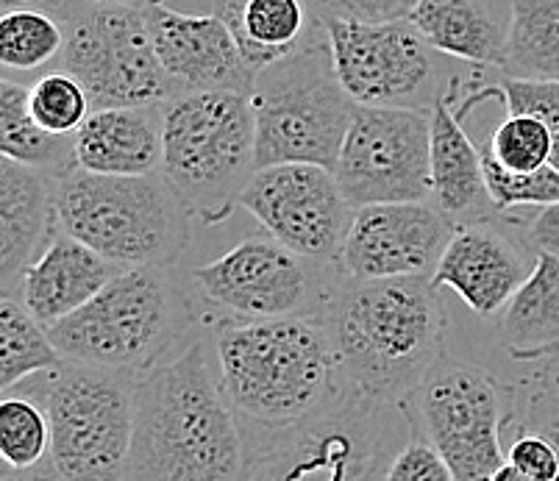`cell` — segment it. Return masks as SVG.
<instances>
[{
  "label": "cell",
  "instance_id": "cell-1",
  "mask_svg": "<svg viewBox=\"0 0 559 481\" xmlns=\"http://www.w3.org/2000/svg\"><path fill=\"white\" fill-rule=\"evenodd\" d=\"M129 481H251V445L201 337L140 378Z\"/></svg>",
  "mask_w": 559,
  "mask_h": 481
},
{
  "label": "cell",
  "instance_id": "cell-2",
  "mask_svg": "<svg viewBox=\"0 0 559 481\" xmlns=\"http://www.w3.org/2000/svg\"><path fill=\"white\" fill-rule=\"evenodd\" d=\"M318 321L332 339L345 389L399 404L443 357L449 332L431 278L357 281L340 273Z\"/></svg>",
  "mask_w": 559,
  "mask_h": 481
},
{
  "label": "cell",
  "instance_id": "cell-3",
  "mask_svg": "<svg viewBox=\"0 0 559 481\" xmlns=\"http://www.w3.org/2000/svg\"><path fill=\"white\" fill-rule=\"evenodd\" d=\"M215 351L226 401L262 437L329 412L348 393L318 317L221 321Z\"/></svg>",
  "mask_w": 559,
  "mask_h": 481
},
{
  "label": "cell",
  "instance_id": "cell-4",
  "mask_svg": "<svg viewBox=\"0 0 559 481\" xmlns=\"http://www.w3.org/2000/svg\"><path fill=\"white\" fill-rule=\"evenodd\" d=\"M59 231L117 267H173L185 256L192 217L162 173L104 176L75 165L50 179Z\"/></svg>",
  "mask_w": 559,
  "mask_h": 481
},
{
  "label": "cell",
  "instance_id": "cell-5",
  "mask_svg": "<svg viewBox=\"0 0 559 481\" xmlns=\"http://www.w3.org/2000/svg\"><path fill=\"white\" fill-rule=\"evenodd\" d=\"M195 312L170 267H131L90 303L48 326L68 362L145 376L190 337Z\"/></svg>",
  "mask_w": 559,
  "mask_h": 481
},
{
  "label": "cell",
  "instance_id": "cell-6",
  "mask_svg": "<svg viewBox=\"0 0 559 481\" xmlns=\"http://www.w3.org/2000/svg\"><path fill=\"white\" fill-rule=\"evenodd\" d=\"M257 170L251 95L181 93L167 100L159 173L192 220L226 223Z\"/></svg>",
  "mask_w": 559,
  "mask_h": 481
},
{
  "label": "cell",
  "instance_id": "cell-7",
  "mask_svg": "<svg viewBox=\"0 0 559 481\" xmlns=\"http://www.w3.org/2000/svg\"><path fill=\"white\" fill-rule=\"evenodd\" d=\"M251 106L257 167L309 161L332 170L359 109L334 68L326 28L253 75Z\"/></svg>",
  "mask_w": 559,
  "mask_h": 481
},
{
  "label": "cell",
  "instance_id": "cell-8",
  "mask_svg": "<svg viewBox=\"0 0 559 481\" xmlns=\"http://www.w3.org/2000/svg\"><path fill=\"white\" fill-rule=\"evenodd\" d=\"M409 437L404 404L345 393L329 412L251 445V481H384Z\"/></svg>",
  "mask_w": 559,
  "mask_h": 481
},
{
  "label": "cell",
  "instance_id": "cell-9",
  "mask_svg": "<svg viewBox=\"0 0 559 481\" xmlns=\"http://www.w3.org/2000/svg\"><path fill=\"white\" fill-rule=\"evenodd\" d=\"M334 68L359 106L431 111L449 95H474L487 70L437 50L409 23H350L323 20Z\"/></svg>",
  "mask_w": 559,
  "mask_h": 481
},
{
  "label": "cell",
  "instance_id": "cell-10",
  "mask_svg": "<svg viewBox=\"0 0 559 481\" xmlns=\"http://www.w3.org/2000/svg\"><path fill=\"white\" fill-rule=\"evenodd\" d=\"M140 378L68 359L48 373L50 459L70 481H129Z\"/></svg>",
  "mask_w": 559,
  "mask_h": 481
},
{
  "label": "cell",
  "instance_id": "cell-11",
  "mask_svg": "<svg viewBox=\"0 0 559 481\" xmlns=\"http://www.w3.org/2000/svg\"><path fill=\"white\" fill-rule=\"evenodd\" d=\"M404 412L454 470L456 481H490L504 454L507 384L474 362L440 357Z\"/></svg>",
  "mask_w": 559,
  "mask_h": 481
},
{
  "label": "cell",
  "instance_id": "cell-12",
  "mask_svg": "<svg viewBox=\"0 0 559 481\" xmlns=\"http://www.w3.org/2000/svg\"><path fill=\"white\" fill-rule=\"evenodd\" d=\"M340 273L273 237H251L198 267L192 287L221 321L318 317Z\"/></svg>",
  "mask_w": 559,
  "mask_h": 481
},
{
  "label": "cell",
  "instance_id": "cell-13",
  "mask_svg": "<svg viewBox=\"0 0 559 481\" xmlns=\"http://www.w3.org/2000/svg\"><path fill=\"white\" fill-rule=\"evenodd\" d=\"M64 32L53 68L84 84L93 109L162 106L179 95L156 56L142 9L90 3Z\"/></svg>",
  "mask_w": 559,
  "mask_h": 481
},
{
  "label": "cell",
  "instance_id": "cell-14",
  "mask_svg": "<svg viewBox=\"0 0 559 481\" xmlns=\"http://www.w3.org/2000/svg\"><path fill=\"white\" fill-rule=\"evenodd\" d=\"M334 176L354 209L431 197V111L359 106Z\"/></svg>",
  "mask_w": 559,
  "mask_h": 481
},
{
  "label": "cell",
  "instance_id": "cell-15",
  "mask_svg": "<svg viewBox=\"0 0 559 481\" xmlns=\"http://www.w3.org/2000/svg\"><path fill=\"white\" fill-rule=\"evenodd\" d=\"M240 206L251 212L267 237L318 262H340L354 220L332 167L309 161L259 167L242 192Z\"/></svg>",
  "mask_w": 559,
  "mask_h": 481
},
{
  "label": "cell",
  "instance_id": "cell-16",
  "mask_svg": "<svg viewBox=\"0 0 559 481\" xmlns=\"http://www.w3.org/2000/svg\"><path fill=\"white\" fill-rule=\"evenodd\" d=\"M454 231L429 201L362 206L354 212L337 265L357 281L431 278Z\"/></svg>",
  "mask_w": 559,
  "mask_h": 481
},
{
  "label": "cell",
  "instance_id": "cell-17",
  "mask_svg": "<svg viewBox=\"0 0 559 481\" xmlns=\"http://www.w3.org/2000/svg\"><path fill=\"white\" fill-rule=\"evenodd\" d=\"M142 12L176 93L251 95L257 73L248 68L226 20L212 12H187L170 0H151Z\"/></svg>",
  "mask_w": 559,
  "mask_h": 481
},
{
  "label": "cell",
  "instance_id": "cell-18",
  "mask_svg": "<svg viewBox=\"0 0 559 481\" xmlns=\"http://www.w3.org/2000/svg\"><path fill=\"white\" fill-rule=\"evenodd\" d=\"M515 229L510 217L456 226L443 260L437 265L435 287L454 290L479 317L504 312L521 285L528 278L535 260H528L526 240H512ZM528 248V245H526Z\"/></svg>",
  "mask_w": 559,
  "mask_h": 481
},
{
  "label": "cell",
  "instance_id": "cell-19",
  "mask_svg": "<svg viewBox=\"0 0 559 481\" xmlns=\"http://www.w3.org/2000/svg\"><path fill=\"white\" fill-rule=\"evenodd\" d=\"M465 95H449L431 109V197L454 226L504 217L492 204L485 181L481 148L462 123Z\"/></svg>",
  "mask_w": 559,
  "mask_h": 481
},
{
  "label": "cell",
  "instance_id": "cell-20",
  "mask_svg": "<svg viewBox=\"0 0 559 481\" xmlns=\"http://www.w3.org/2000/svg\"><path fill=\"white\" fill-rule=\"evenodd\" d=\"M120 273L123 267H117L98 251L64 231H56L53 240L23 273L14 298H20L25 309L48 328L93 301Z\"/></svg>",
  "mask_w": 559,
  "mask_h": 481
},
{
  "label": "cell",
  "instance_id": "cell-21",
  "mask_svg": "<svg viewBox=\"0 0 559 481\" xmlns=\"http://www.w3.org/2000/svg\"><path fill=\"white\" fill-rule=\"evenodd\" d=\"M59 231L50 176L0 159V290L17 296L23 273Z\"/></svg>",
  "mask_w": 559,
  "mask_h": 481
},
{
  "label": "cell",
  "instance_id": "cell-22",
  "mask_svg": "<svg viewBox=\"0 0 559 481\" xmlns=\"http://www.w3.org/2000/svg\"><path fill=\"white\" fill-rule=\"evenodd\" d=\"M162 106L95 109L75 134V159L90 173L151 176L162 170Z\"/></svg>",
  "mask_w": 559,
  "mask_h": 481
},
{
  "label": "cell",
  "instance_id": "cell-23",
  "mask_svg": "<svg viewBox=\"0 0 559 481\" xmlns=\"http://www.w3.org/2000/svg\"><path fill=\"white\" fill-rule=\"evenodd\" d=\"M409 23L451 59L501 70L512 28V0H418Z\"/></svg>",
  "mask_w": 559,
  "mask_h": 481
},
{
  "label": "cell",
  "instance_id": "cell-24",
  "mask_svg": "<svg viewBox=\"0 0 559 481\" xmlns=\"http://www.w3.org/2000/svg\"><path fill=\"white\" fill-rule=\"evenodd\" d=\"M228 23L253 73L282 62L326 25L312 0H198Z\"/></svg>",
  "mask_w": 559,
  "mask_h": 481
},
{
  "label": "cell",
  "instance_id": "cell-25",
  "mask_svg": "<svg viewBox=\"0 0 559 481\" xmlns=\"http://www.w3.org/2000/svg\"><path fill=\"white\" fill-rule=\"evenodd\" d=\"M501 346L518 362L559 351V256L537 253L535 267L501 312Z\"/></svg>",
  "mask_w": 559,
  "mask_h": 481
},
{
  "label": "cell",
  "instance_id": "cell-26",
  "mask_svg": "<svg viewBox=\"0 0 559 481\" xmlns=\"http://www.w3.org/2000/svg\"><path fill=\"white\" fill-rule=\"evenodd\" d=\"M0 151L7 159L34 167L50 179L79 165L75 136L45 131L32 115V87L12 79L0 81Z\"/></svg>",
  "mask_w": 559,
  "mask_h": 481
},
{
  "label": "cell",
  "instance_id": "cell-27",
  "mask_svg": "<svg viewBox=\"0 0 559 481\" xmlns=\"http://www.w3.org/2000/svg\"><path fill=\"white\" fill-rule=\"evenodd\" d=\"M498 73L559 81V0H512V28Z\"/></svg>",
  "mask_w": 559,
  "mask_h": 481
},
{
  "label": "cell",
  "instance_id": "cell-28",
  "mask_svg": "<svg viewBox=\"0 0 559 481\" xmlns=\"http://www.w3.org/2000/svg\"><path fill=\"white\" fill-rule=\"evenodd\" d=\"M64 364L48 328L14 296L0 298V389L9 393L25 378L48 376Z\"/></svg>",
  "mask_w": 559,
  "mask_h": 481
},
{
  "label": "cell",
  "instance_id": "cell-29",
  "mask_svg": "<svg viewBox=\"0 0 559 481\" xmlns=\"http://www.w3.org/2000/svg\"><path fill=\"white\" fill-rule=\"evenodd\" d=\"M68 32L50 14L17 9L0 17V64L9 73H37L56 64Z\"/></svg>",
  "mask_w": 559,
  "mask_h": 481
},
{
  "label": "cell",
  "instance_id": "cell-30",
  "mask_svg": "<svg viewBox=\"0 0 559 481\" xmlns=\"http://www.w3.org/2000/svg\"><path fill=\"white\" fill-rule=\"evenodd\" d=\"M50 457V420L32 395H7L0 401V459L25 470Z\"/></svg>",
  "mask_w": 559,
  "mask_h": 481
},
{
  "label": "cell",
  "instance_id": "cell-31",
  "mask_svg": "<svg viewBox=\"0 0 559 481\" xmlns=\"http://www.w3.org/2000/svg\"><path fill=\"white\" fill-rule=\"evenodd\" d=\"M487 98L504 104L507 115H535L537 120H543L554 143L551 165L559 170V81H526L498 73V79H490L485 87L462 100V118L471 106Z\"/></svg>",
  "mask_w": 559,
  "mask_h": 481
},
{
  "label": "cell",
  "instance_id": "cell-32",
  "mask_svg": "<svg viewBox=\"0 0 559 481\" xmlns=\"http://www.w3.org/2000/svg\"><path fill=\"white\" fill-rule=\"evenodd\" d=\"M93 111L84 84L64 70H48L32 84V115L50 134L75 136Z\"/></svg>",
  "mask_w": 559,
  "mask_h": 481
},
{
  "label": "cell",
  "instance_id": "cell-33",
  "mask_svg": "<svg viewBox=\"0 0 559 481\" xmlns=\"http://www.w3.org/2000/svg\"><path fill=\"white\" fill-rule=\"evenodd\" d=\"M481 161H485L487 190L501 215H515L518 209H540L559 201V170L554 165L515 173L498 165L485 148H481Z\"/></svg>",
  "mask_w": 559,
  "mask_h": 481
},
{
  "label": "cell",
  "instance_id": "cell-34",
  "mask_svg": "<svg viewBox=\"0 0 559 481\" xmlns=\"http://www.w3.org/2000/svg\"><path fill=\"white\" fill-rule=\"evenodd\" d=\"M481 148L492 156L501 167L528 173L551 165L554 143L546 123L535 115H507L504 123L498 125Z\"/></svg>",
  "mask_w": 559,
  "mask_h": 481
},
{
  "label": "cell",
  "instance_id": "cell-35",
  "mask_svg": "<svg viewBox=\"0 0 559 481\" xmlns=\"http://www.w3.org/2000/svg\"><path fill=\"white\" fill-rule=\"evenodd\" d=\"M518 434H540L559 454V407L526 376L507 384L504 445Z\"/></svg>",
  "mask_w": 559,
  "mask_h": 481
},
{
  "label": "cell",
  "instance_id": "cell-36",
  "mask_svg": "<svg viewBox=\"0 0 559 481\" xmlns=\"http://www.w3.org/2000/svg\"><path fill=\"white\" fill-rule=\"evenodd\" d=\"M384 481H456V476L443 454L409 423V437L395 450Z\"/></svg>",
  "mask_w": 559,
  "mask_h": 481
},
{
  "label": "cell",
  "instance_id": "cell-37",
  "mask_svg": "<svg viewBox=\"0 0 559 481\" xmlns=\"http://www.w3.org/2000/svg\"><path fill=\"white\" fill-rule=\"evenodd\" d=\"M320 20L350 23H401L418 9V0H312Z\"/></svg>",
  "mask_w": 559,
  "mask_h": 481
},
{
  "label": "cell",
  "instance_id": "cell-38",
  "mask_svg": "<svg viewBox=\"0 0 559 481\" xmlns=\"http://www.w3.org/2000/svg\"><path fill=\"white\" fill-rule=\"evenodd\" d=\"M507 462L537 481L559 479V454L540 434H518L504 445Z\"/></svg>",
  "mask_w": 559,
  "mask_h": 481
},
{
  "label": "cell",
  "instance_id": "cell-39",
  "mask_svg": "<svg viewBox=\"0 0 559 481\" xmlns=\"http://www.w3.org/2000/svg\"><path fill=\"white\" fill-rule=\"evenodd\" d=\"M518 229H521V237L532 253L559 256V201L540 206L535 215H526L523 226H518Z\"/></svg>",
  "mask_w": 559,
  "mask_h": 481
},
{
  "label": "cell",
  "instance_id": "cell-40",
  "mask_svg": "<svg viewBox=\"0 0 559 481\" xmlns=\"http://www.w3.org/2000/svg\"><path fill=\"white\" fill-rule=\"evenodd\" d=\"M93 0H0V9L3 12H17V9H32V12H43L50 14L53 20L68 28L73 20L81 17L86 7H90Z\"/></svg>",
  "mask_w": 559,
  "mask_h": 481
},
{
  "label": "cell",
  "instance_id": "cell-41",
  "mask_svg": "<svg viewBox=\"0 0 559 481\" xmlns=\"http://www.w3.org/2000/svg\"><path fill=\"white\" fill-rule=\"evenodd\" d=\"M523 376L559 407V351L546 359H537V362L532 364V371H526Z\"/></svg>",
  "mask_w": 559,
  "mask_h": 481
},
{
  "label": "cell",
  "instance_id": "cell-42",
  "mask_svg": "<svg viewBox=\"0 0 559 481\" xmlns=\"http://www.w3.org/2000/svg\"><path fill=\"white\" fill-rule=\"evenodd\" d=\"M0 481H70L68 476L62 473V470L56 468L53 459H43L39 465H34V468H25V470H14V468H7L3 470V479Z\"/></svg>",
  "mask_w": 559,
  "mask_h": 481
},
{
  "label": "cell",
  "instance_id": "cell-43",
  "mask_svg": "<svg viewBox=\"0 0 559 481\" xmlns=\"http://www.w3.org/2000/svg\"><path fill=\"white\" fill-rule=\"evenodd\" d=\"M490 481H537V479H532V476H526L523 470H518L515 465L504 462L501 468L496 470V473L490 476Z\"/></svg>",
  "mask_w": 559,
  "mask_h": 481
},
{
  "label": "cell",
  "instance_id": "cell-44",
  "mask_svg": "<svg viewBox=\"0 0 559 481\" xmlns=\"http://www.w3.org/2000/svg\"><path fill=\"white\" fill-rule=\"evenodd\" d=\"M93 3H100V7H131V9H142V7H148L151 0H93Z\"/></svg>",
  "mask_w": 559,
  "mask_h": 481
}]
</instances>
